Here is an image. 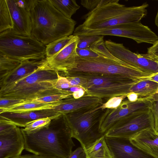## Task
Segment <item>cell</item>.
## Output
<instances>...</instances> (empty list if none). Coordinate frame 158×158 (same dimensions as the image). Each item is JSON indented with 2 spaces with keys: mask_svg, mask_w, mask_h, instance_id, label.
<instances>
[{
  "mask_svg": "<svg viewBox=\"0 0 158 158\" xmlns=\"http://www.w3.org/2000/svg\"><path fill=\"white\" fill-rule=\"evenodd\" d=\"M127 95L114 97L109 99L105 103L102 105L103 109L107 108H115L118 107Z\"/></svg>",
  "mask_w": 158,
  "mask_h": 158,
  "instance_id": "30",
  "label": "cell"
},
{
  "mask_svg": "<svg viewBox=\"0 0 158 158\" xmlns=\"http://www.w3.org/2000/svg\"><path fill=\"white\" fill-rule=\"evenodd\" d=\"M21 61L0 52V75L14 70L20 64Z\"/></svg>",
  "mask_w": 158,
  "mask_h": 158,
  "instance_id": "26",
  "label": "cell"
},
{
  "mask_svg": "<svg viewBox=\"0 0 158 158\" xmlns=\"http://www.w3.org/2000/svg\"><path fill=\"white\" fill-rule=\"evenodd\" d=\"M155 22L156 25L158 28V9L156 16L155 17Z\"/></svg>",
  "mask_w": 158,
  "mask_h": 158,
  "instance_id": "44",
  "label": "cell"
},
{
  "mask_svg": "<svg viewBox=\"0 0 158 158\" xmlns=\"http://www.w3.org/2000/svg\"><path fill=\"white\" fill-rule=\"evenodd\" d=\"M73 35H114L132 39L139 44L145 43L148 35L146 26L140 22L123 24L110 28L101 30H77L75 29Z\"/></svg>",
  "mask_w": 158,
  "mask_h": 158,
  "instance_id": "12",
  "label": "cell"
},
{
  "mask_svg": "<svg viewBox=\"0 0 158 158\" xmlns=\"http://www.w3.org/2000/svg\"><path fill=\"white\" fill-rule=\"evenodd\" d=\"M81 77L84 79L81 87L85 90V94L102 98L127 95L130 93V88L136 80L119 75Z\"/></svg>",
  "mask_w": 158,
  "mask_h": 158,
  "instance_id": "8",
  "label": "cell"
},
{
  "mask_svg": "<svg viewBox=\"0 0 158 158\" xmlns=\"http://www.w3.org/2000/svg\"><path fill=\"white\" fill-rule=\"evenodd\" d=\"M12 20V31L24 36L31 35L30 8L32 0H6Z\"/></svg>",
  "mask_w": 158,
  "mask_h": 158,
  "instance_id": "13",
  "label": "cell"
},
{
  "mask_svg": "<svg viewBox=\"0 0 158 158\" xmlns=\"http://www.w3.org/2000/svg\"><path fill=\"white\" fill-rule=\"evenodd\" d=\"M45 45L31 35L16 34L11 29L0 33V52L21 61L45 59Z\"/></svg>",
  "mask_w": 158,
  "mask_h": 158,
  "instance_id": "7",
  "label": "cell"
},
{
  "mask_svg": "<svg viewBox=\"0 0 158 158\" xmlns=\"http://www.w3.org/2000/svg\"><path fill=\"white\" fill-rule=\"evenodd\" d=\"M84 149L81 146L72 151L68 158H85Z\"/></svg>",
  "mask_w": 158,
  "mask_h": 158,
  "instance_id": "37",
  "label": "cell"
},
{
  "mask_svg": "<svg viewBox=\"0 0 158 158\" xmlns=\"http://www.w3.org/2000/svg\"><path fill=\"white\" fill-rule=\"evenodd\" d=\"M56 88L61 89H64L73 87L68 79L65 77L60 75L58 73V78L56 83Z\"/></svg>",
  "mask_w": 158,
  "mask_h": 158,
  "instance_id": "32",
  "label": "cell"
},
{
  "mask_svg": "<svg viewBox=\"0 0 158 158\" xmlns=\"http://www.w3.org/2000/svg\"><path fill=\"white\" fill-rule=\"evenodd\" d=\"M59 73L50 68L47 62L32 73L15 83L0 88V98L25 101L71 93L56 87Z\"/></svg>",
  "mask_w": 158,
  "mask_h": 158,
  "instance_id": "4",
  "label": "cell"
},
{
  "mask_svg": "<svg viewBox=\"0 0 158 158\" xmlns=\"http://www.w3.org/2000/svg\"><path fill=\"white\" fill-rule=\"evenodd\" d=\"M76 52L78 56L82 58H96L102 56L91 48L80 49L77 48Z\"/></svg>",
  "mask_w": 158,
  "mask_h": 158,
  "instance_id": "31",
  "label": "cell"
},
{
  "mask_svg": "<svg viewBox=\"0 0 158 158\" xmlns=\"http://www.w3.org/2000/svg\"><path fill=\"white\" fill-rule=\"evenodd\" d=\"M50 0L56 9L69 18H71L72 15L80 8L75 0Z\"/></svg>",
  "mask_w": 158,
  "mask_h": 158,
  "instance_id": "23",
  "label": "cell"
},
{
  "mask_svg": "<svg viewBox=\"0 0 158 158\" xmlns=\"http://www.w3.org/2000/svg\"><path fill=\"white\" fill-rule=\"evenodd\" d=\"M13 27L12 19L6 0H0V33Z\"/></svg>",
  "mask_w": 158,
  "mask_h": 158,
  "instance_id": "25",
  "label": "cell"
},
{
  "mask_svg": "<svg viewBox=\"0 0 158 158\" xmlns=\"http://www.w3.org/2000/svg\"><path fill=\"white\" fill-rule=\"evenodd\" d=\"M65 77L68 79L71 85L73 86L81 87L83 84L84 79L82 77Z\"/></svg>",
  "mask_w": 158,
  "mask_h": 158,
  "instance_id": "38",
  "label": "cell"
},
{
  "mask_svg": "<svg viewBox=\"0 0 158 158\" xmlns=\"http://www.w3.org/2000/svg\"><path fill=\"white\" fill-rule=\"evenodd\" d=\"M47 62L46 59L21 61L13 70L0 75V88L7 87L32 73Z\"/></svg>",
  "mask_w": 158,
  "mask_h": 158,
  "instance_id": "19",
  "label": "cell"
},
{
  "mask_svg": "<svg viewBox=\"0 0 158 158\" xmlns=\"http://www.w3.org/2000/svg\"><path fill=\"white\" fill-rule=\"evenodd\" d=\"M85 91L83 88H82L79 90L73 93V96L75 98H78L85 95Z\"/></svg>",
  "mask_w": 158,
  "mask_h": 158,
  "instance_id": "42",
  "label": "cell"
},
{
  "mask_svg": "<svg viewBox=\"0 0 158 158\" xmlns=\"http://www.w3.org/2000/svg\"><path fill=\"white\" fill-rule=\"evenodd\" d=\"M155 60L158 62V57H154Z\"/></svg>",
  "mask_w": 158,
  "mask_h": 158,
  "instance_id": "45",
  "label": "cell"
},
{
  "mask_svg": "<svg viewBox=\"0 0 158 158\" xmlns=\"http://www.w3.org/2000/svg\"><path fill=\"white\" fill-rule=\"evenodd\" d=\"M77 48L80 49L90 48L98 40L103 39L104 36L100 35H79Z\"/></svg>",
  "mask_w": 158,
  "mask_h": 158,
  "instance_id": "27",
  "label": "cell"
},
{
  "mask_svg": "<svg viewBox=\"0 0 158 158\" xmlns=\"http://www.w3.org/2000/svg\"><path fill=\"white\" fill-rule=\"evenodd\" d=\"M127 100L131 102H134L136 101L139 98V97L137 94L131 92L127 94Z\"/></svg>",
  "mask_w": 158,
  "mask_h": 158,
  "instance_id": "43",
  "label": "cell"
},
{
  "mask_svg": "<svg viewBox=\"0 0 158 158\" xmlns=\"http://www.w3.org/2000/svg\"><path fill=\"white\" fill-rule=\"evenodd\" d=\"M147 53L154 57H158V40L152 46L148 48Z\"/></svg>",
  "mask_w": 158,
  "mask_h": 158,
  "instance_id": "39",
  "label": "cell"
},
{
  "mask_svg": "<svg viewBox=\"0 0 158 158\" xmlns=\"http://www.w3.org/2000/svg\"><path fill=\"white\" fill-rule=\"evenodd\" d=\"M78 37L75 36L72 40L58 53L49 58H46L48 66L51 68L63 73L74 63L77 56L76 49Z\"/></svg>",
  "mask_w": 158,
  "mask_h": 158,
  "instance_id": "16",
  "label": "cell"
},
{
  "mask_svg": "<svg viewBox=\"0 0 158 158\" xmlns=\"http://www.w3.org/2000/svg\"><path fill=\"white\" fill-rule=\"evenodd\" d=\"M154 100V96L139 98L134 102L127 100L123 101L116 108L105 109L99 118V131L105 134L109 130L134 113L140 110H152Z\"/></svg>",
  "mask_w": 158,
  "mask_h": 158,
  "instance_id": "9",
  "label": "cell"
},
{
  "mask_svg": "<svg viewBox=\"0 0 158 158\" xmlns=\"http://www.w3.org/2000/svg\"><path fill=\"white\" fill-rule=\"evenodd\" d=\"M152 74L144 72L116 58L102 55L93 58L77 56L74 64L66 71L60 73L64 77H83L103 75H119L136 80Z\"/></svg>",
  "mask_w": 158,
  "mask_h": 158,
  "instance_id": "5",
  "label": "cell"
},
{
  "mask_svg": "<svg viewBox=\"0 0 158 158\" xmlns=\"http://www.w3.org/2000/svg\"><path fill=\"white\" fill-rule=\"evenodd\" d=\"M61 101L46 103L31 100H25L11 106L0 108V114L4 112L21 113L42 110L52 109L59 104Z\"/></svg>",
  "mask_w": 158,
  "mask_h": 158,
  "instance_id": "21",
  "label": "cell"
},
{
  "mask_svg": "<svg viewBox=\"0 0 158 158\" xmlns=\"http://www.w3.org/2000/svg\"><path fill=\"white\" fill-rule=\"evenodd\" d=\"M25 149V142L21 129L16 126L0 133V158H10L21 155Z\"/></svg>",
  "mask_w": 158,
  "mask_h": 158,
  "instance_id": "14",
  "label": "cell"
},
{
  "mask_svg": "<svg viewBox=\"0 0 158 158\" xmlns=\"http://www.w3.org/2000/svg\"><path fill=\"white\" fill-rule=\"evenodd\" d=\"M105 45L111 54L123 61L149 73L158 72V62L152 56L148 53H134L126 48L123 44L110 40L105 41Z\"/></svg>",
  "mask_w": 158,
  "mask_h": 158,
  "instance_id": "11",
  "label": "cell"
},
{
  "mask_svg": "<svg viewBox=\"0 0 158 158\" xmlns=\"http://www.w3.org/2000/svg\"><path fill=\"white\" fill-rule=\"evenodd\" d=\"M102 0H82L81 4L89 11L95 8L101 2Z\"/></svg>",
  "mask_w": 158,
  "mask_h": 158,
  "instance_id": "34",
  "label": "cell"
},
{
  "mask_svg": "<svg viewBox=\"0 0 158 158\" xmlns=\"http://www.w3.org/2000/svg\"><path fill=\"white\" fill-rule=\"evenodd\" d=\"M103 103L102 98L94 96L85 94L77 99L72 96L62 100L52 109L64 114L95 107Z\"/></svg>",
  "mask_w": 158,
  "mask_h": 158,
  "instance_id": "17",
  "label": "cell"
},
{
  "mask_svg": "<svg viewBox=\"0 0 158 158\" xmlns=\"http://www.w3.org/2000/svg\"><path fill=\"white\" fill-rule=\"evenodd\" d=\"M10 158H58L55 157H48L33 154H26Z\"/></svg>",
  "mask_w": 158,
  "mask_h": 158,
  "instance_id": "40",
  "label": "cell"
},
{
  "mask_svg": "<svg viewBox=\"0 0 158 158\" xmlns=\"http://www.w3.org/2000/svg\"><path fill=\"white\" fill-rule=\"evenodd\" d=\"M84 149L85 158H113L105 135Z\"/></svg>",
  "mask_w": 158,
  "mask_h": 158,
  "instance_id": "22",
  "label": "cell"
},
{
  "mask_svg": "<svg viewBox=\"0 0 158 158\" xmlns=\"http://www.w3.org/2000/svg\"><path fill=\"white\" fill-rule=\"evenodd\" d=\"M74 36V35H72L61 38L46 45V58L51 57L59 52L72 40Z\"/></svg>",
  "mask_w": 158,
  "mask_h": 158,
  "instance_id": "24",
  "label": "cell"
},
{
  "mask_svg": "<svg viewBox=\"0 0 158 158\" xmlns=\"http://www.w3.org/2000/svg\"><path fill=\"white\" fill-rule=\"evenodd\" d=\"M60 113L52 109H45L21 112H4L0 114V119L11 123L18 127H24L29 123L43 118H55Z\"/></svg>",
  "mask_w": 158,
  "mask_h": 158,
  "instance_id": "18",
  "label": "cell"
},
{
  "mask_svg": "<svg viewBox=\"0 0 158 158\" xmlns=\"http://www.w3.org/2000/svg\"><path fill=\"white\" fill-rule=\"evenodd\" d=\"M141 79L152 81L158 83V72L152 74L148 77H142Z\"/></svg>",
  "mask_w": 158,
  "mask_h": 158,
  "instance_id": "41",
  "label": "cell"
},
{
  "mask_svg": "<svg viewBox=\"0 0 158 158\" xmlns=\"http://www.w3.org/2000/svg\"><path fill=\"white\" fill-rule=\"evenodd\" d=\"M152 111L154 119L155 129L156 131L158 130V93L154 96Z\"/></svg>",
  "mask_w": 158,
  "mask_h": 158,
  "instance_id": "33",
  "label": "cell"
},
{
  "mask_svg": "<svg viewBox=\"0 0 158 158\" xmlns=\"http://www.w3.org/2000/svg\"><path fill=\"white\" fill-rule=\"evenodd\" d=\"M73 93L60 94L46 96L35 99L30 100L35 102L50 103L60 102L69 97L73 96Z\"/></svg>",
  "mask_w": 158,
  "mask_h": 158,
  "instance_id": "29",
  "label": "cell"
},
{
  "mask_svg": "<svg viewBox=\"0 0 158 158\" xmlns=\"http://www.w3.org/2000/svg\"><path fill=\"white\" fill-rule=\"evenodd\" d=\"M24 101L21 99L0 98V108L11 106Z\"/></svg>",
  "mask_w": 158,
  "mask_h": 158,
  "instance_id": "35",
  "label": "cell"
},
{
  "mask_svg": "<svg viewBox=\"0 0 158 158\" xmlns=\"http://www.w3.org/2000/svg\"><path fill=\"white\" fill-rule=\"evenodd\" d=\"M156 132L157 134H158V130L157 131H156Z\"/></svg>",
  "mask_w": 158,
  "mask_h": 158,
  "instance_id": "46",
  "label": "cell"
},
{
  "mask_svg": "<svg viewBox=\"0 0 158 158\" xmlns=\"http://www.w3.org/2000/svg\"><path fill=\"white\" fill-rule=\"evenodd\" d=\"M105 139L113 158H154L134 145L129 139L105 136Z\"/></svg>",
  "mask_w": 158,
  "mask_h": 158,
  "instance_id": "15",
  "label": "cell"
},
{
  "mask_svg": "<svg viewBox=\"0 0 158 158\" xmlns=\"http://www.w3.org/2000/svg\"><path fill=\"white\" fill-rule=\"evenodd\" d=\"M138 148L154 158H158V134L154 128L143 130L129 139Z\"/></svg>",
  "mask_w": 158,
  "mask_h": 158,
  "instance_id": "20",
  "label": "cell"
},
{
  "mask_svg": "<svg viewBox=\"0 0 158 158\" xmlns=\"http://www.w3.org/2000/svg\"><path fill=\"white\" fill-rule=\"evenodd\" d=\"M102 105L63 114L72 137L83 148L105 135L98 129L99 118L105 110Z\"/></svg>",
  "mask_w": 158,
  "mask_h": 158,
  "instance_id": "6",
  "label": "cell"
},
{
  "mask_svg": "<svg viewBox=\"0 0 158 158\" xmlns=\"http://www.w3.org/2000/svg\"><path fill=\"white\" fill-rule=\"evenodd\" d=\"M119 0H102L95 8L83 15V23L77 30H101L139 22L147 13L146 2L138 6L127 7Z\"/></svg>",
  "mask_w": 158,
  "mask_h": 158,
  "instance_id": "3",
  "label": "cell"
},
{
  "mask_svg": "<svg viewBox=\"0 0 158 158\" xmlns=\"http://www.w3.org/2000/svg\"><path fill=\"white\" fill-rule=\"evenodd\" d=\"M21 131L25 149L36 155L68 158L75 146L63 114L52 119L48 125L39 130Z\"/></svg>",
  "mask_w": 158,
  "mask_h": 158,
  "instance_id": "1",
  "label": "cell"
},
{
  "mask_svg": "<svg viewBox=\"0 0 158 158\" xmlns=\"http://www.w3.org/2000/svg\"><path fill=\"white\" fill-rule=\"evenodd\" d=\"M31 35L44 45L72 35L76 24L56 9L50 0H32Z\"/></svg>",
  "mask_w": 158,
  "mask_h": 158,
  "instance_id": "2",
  "label": "cell"
},
{
  "mask_svg": "<svg viewBox=\"0 0 158 158\" xmlns=\"http://www.w3.org/2000/svg\"><path fill=\"white\" fill-rule=\"evenodd\" d=\"M49 118L38 119L28 123L21 130L27 132H32L40 130L48 125L51 121Z\"/></svg>",
  "mask_w": 158,
  "mask_h": 158,
  "instance_id": "28",
  "label": "cell"
},
{
  "mask_svg": "<svg viewBox=\"0 0 158 158\" xmlns=\"http://www.w3.org/2000/svg\"><path fill=\"white\" fill-rule=\"evenodd\" d=\"M16 126V125L11 123L0 119V133L9 131Z\"/></svg>",
  "mask_w": 158,
  "mask_h": 158,
  "instance_id": "36",
  "label": "cell"
},
{
  "mask_svg": "<svg viewBox=\"0 0 158 158\" xmlns=\"http://www.w3.org/2000/svg\"><path fill=\"white\" fill-rule=\"evenodd\" d=\"M150 128L155 129L154 119L152 110H140L122 120L109 130L105 135L129 139L138 133Z\"/></svg>",
  "mask_w": 158,
  "mask_h": 158,
  "instance_id": "10",
  "label": "cell"
}]
</instances>
